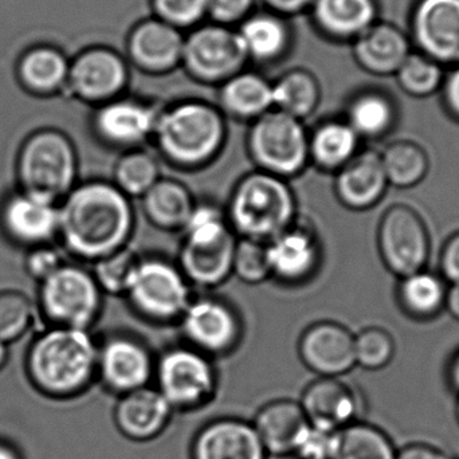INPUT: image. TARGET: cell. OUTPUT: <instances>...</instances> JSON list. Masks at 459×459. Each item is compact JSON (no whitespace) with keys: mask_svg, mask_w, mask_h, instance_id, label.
Masks as SVG:
<instances>
[{"mask_svg":"<svg viewBox=\"0 0 459 459\" xmlns=\"http://www.w3.org/2000/svg\"><path fill=\"white\" fill-rule=\"evenodd\" d=\"M136 231L132 199L112 180L91 179L59 202L58 242L80 264H91L129 246Z\"/></svg>","mask_w":459,"mask_h":459,"instance_id":"1","label":"cell"},{"mask_svg":"<svg viewBox=\"0 0 459 459\" xmlns=\"http://www.w3.org/2000/svg\"><path fill=\"white\" fill-rule=\"evenodd\" d=\"M97 361L99 340L91 331L48 326L30 342L24 368L38 393L69 401L97 382Z\"/></svg>","mask_w":459,"mask_h":459,"instance_id":"2","label":"cell"},{"mask_svg":"<svg viewBox=\"0 0 459 459\" xmlns=\"http://www.w3.org/2000/svg\"><path fill=\"white\" fill-rule=\"evenodd\" d=\"M228 136L220 108L204 100H185L159 112L151 143L171 169L196 172L220 159Z\"/></svg>","mask_w":459,"mask_h":459,"instance_id":"3","label":"cell"},{"mask_svg":"<svg viewBox=\"0 0 459 459\" xmlns=\"http://www.w3.org/2000/svg\"><path fill=\"white\" fill-rule=\"evenodd\" d=\"M225 212L238 238L264 243L299 218L296 194L289 180L256 169L235 183Z\"/></svg>","mask_w":459,"mask_h":459,"instance_id":"4","label":"cell"},{"mask_svg":"<svg viewBox=\"0 0 459 459\" xmlns=\"http://www.w3.org/2000/svg\"><path fill=\"white\" fill-rule=\"evenodd\" d=\"M178 266L193 288L212 290L232 275V256L238 237L225 209L210 201H196L182 230Z\"/></svg>","mask_w":459,"mask_h":459,"instance_id":"5","label":"cell"},{"mask_svg":"<svg viewBox=\"0 0 459 459\" xmlns=\"http://www.w3.org/2000/svg\"><path fill=\"white\" fill-rule=\"evenodd\" d=\"M15 174L18 190L59 204L78 185L77 147L58 129H39L19 148Z\"/></svg>","mask_w":459,"mask_h":459,"instance_id":"6","label":"cell"},{"mask_svg":"<svg viewBox=\"0 0 459 459\" xmlns=\"http://www.w3.org/2000/svg\"><path fill=\"white\" fill-rule=\"evenodd\" d=\"M104 296L91 270L65 262L39 282L35 307L48 326L91 331L101 317Z\"/></svg>","mask_w":459,"mask_h":459,"instance_id":"7","label":"cell"},{"mask_svg":"<svg viewBox=\"0 0 459 459\" xmlns=\"http://www.w3.org/2000/svg\"><path fill=\"white\" fill-rule=\"evenodd\" d=\"M246 151L256 171L290 182L309 164V132L304 121L272 109L250 123Z\"/></svg>","mask_w":459,"mask_h":459,"instance_id":"8","label":"cell"},{"mask_svg":"<svg viewBox=\"0 0 459 459\" xmlns=\"http://www.w3.org/2000/svg\"><path fill=\"white\" fill-rule=\"evenodd\" d=\"M126 299L140 320L172 325L179 323L193 299V286L177 262L159 255L142 256Z\"/></svg>","mask_w":459,"mask_h":459,"instance_id":"9","label":"cell"},{"mask_svg":"<svg viewBox=\"0 0 459 459\" xmlns=\"http://www.w3.org/2000/svg\"><path fill=\"white\" fill-rule=\"evenodd\" d=\"M153 382L174 411L191 412L214 401L220 377L214 359L183 342L156 356Z\"/></svg>","mask_w":459,"mask_h":459,"instance_id":"10","label":"cell"},{"mask_svg":"<svg viewBox=\"0 0 459 459\" xmlns=\"http://www.w3.org/2000/svg\"><path fill=\"white\" fill-rule=\"evenodd\" d=\"M185 344L218 359L231 355L243 339V321L234 305L217 296L193 297L179 323Z\"/></svg>","mask_w":459,"mask_h":459,"instance_id":"11","label":"cell"},{"mask_svg":"<svg viewBox=\"0 0 459 459\" xmlns=\"http://www.w3.org/2000/svg\"><path fill=\"white\" fill-rule=\"evenodd\" d=\"M155 367L152 350L136 334L116 332L99 342L97 382L118 398L150 387Z\"/></svg>","mask_w":459,"mask_h":459,"instance_id":"12","label":"cell"},{"mask_svg":"<svg viewBox=\"0 0 459 459\" xmlns=\"http://www.w3.org/2000/svg\"><path fill=\"white\" fill-rule=\"evenodd\" d=\"M247 56L237 30L212 23L195 27L185 37L182 64L194 80L221 83L242 72Z\"/></svg>","mask_w":459,"mask_h":459,"instance_id":"13","label":"cell"},{"mask_svg":"<svg viewBox=\"0 0 459 459\" xmlns=\"http://www.w3.org/2000/svg\"><path fill=\"white\" fill-rule=\"evenodd\" d=\"M377 246L385 266L401 278L420 272L430 254V237L422 218L411 207H391L383 215Z\"/></svg>","mask_w":459,"mask_h":459,"instance_id":"14","label":"cell"},{"mask_svg":"<svg viewBox=\"0 0 459 459\" xmlns=\"http://www.w3.org/2000/svg\"><path fill=\"white\" fill-rule=\"evenodd\" d=\"M160 110L151 102L120 96L97 107L91 117L94 137L109 150H139L152 142Z\"/></svg>","mask_w":459,"mask_h":459,"instance_id":"15","label":"cell"},{"mask_svg":"<svg viewBox=\"0 0 459 459\" xmlns=\"http://www.w3.org/2000/svg\"><path fill=\"white\" fill-rule=\"evenodd\" d=\"M59 204L16 190L0 204V231L13 245L30 248L58 240Z\"/></svg>","mask_w":459,"mask_h":459,"instance_id":"16","label":"cell"},{"mask_svg":"<svg viewBox=\"0 0 459 459\" xmlns=\"http://www.w3.org/2000/svg\"><path fill=\"white\" fill-rule=\"evenodd\" d=\"M273 280L285 286H302L317 274L323 262V245L310 223L296 221L267 242Z\"/></svg>","mask_w":459,"mask_h":459,"instance_id":"17","label":"cell"},{"mask_svg":"<svg viewBox=\"0 0 459 459\" xmlns=\"http://www.w3.org/2000/svg\"><path fill=\"white\" fill-rule=\"evenodd\" d=\"M299 360L318 377H340L356 366L355 336L334 321L310 324L299 339Z\"/></svg>","mask_w":459,"mask_h":459,"instance_id":"18","label":"cell"},{"mask_svg":"<svg viewBox=\"0 0 459 459\" xmlns=\"http://www.w3.org/2000/svg\"><path fill=\"white\" fill-rule=\"evenodd\" d=\"M128 78L126 62L115 51L99 48L75 59L67 82L78 99L100 107L123 96Z\"/></svg>","mask_w":459,"mask_h":459,"instance_id":"19","label":"cell"},{"mask_svg":"<svg viewBox=\"0 0 459 459\" xmlns=\"http://www.w3.org/2000/svg\"><path fill=\"white\" fill-rule=\"evenodd\" d=\"M191 459H267L266 449L253 422L240 418H217L199 429Z\"/></svg>","mask_w":459,"mask_h":459,"instance_id":"20","label":"cell"},{"mask_svg":"<svg viewBox=\"0 0 459 459\" xmlns=\"http://www.w3.org/2000/svg\"><path fill=\"white\" fill-rule=\"evenodd\" d=\"M414 32L426 56L437 64L459 65V0H422Z\"/></svg>","mask_w":459,"mask_h":459,"instance_id":"21","label":"cell"},{"mask_svg":"<svg viewBox=\"0 0 459 459\" xmlns=\"http://www.w3.org/2000/svg\"><path fill=\"white\" fill-rule=\"evenodd\" d=\"M302 411L310 426L336 433L358 420L359 404L355 391L340 377H317L305 387Z\"/></svg>","mask_w":459,"mask_h":459,"instance_id":"22","label":"cell"},{"mask_svg":"<svg viewBox=\"0 0 459 459\" xmlns=\"http://www.w3.org/2000/svg\"><path fill=\"white\" fill-rule=\"evenodd\" d=\"M185 37L160 19L137 24L128 38L129 58L143 72L164 74L182 64Z\"/></svg>","mask_w":459,"mask_h":459,"instance_id":"23","label":"cell"},{"mask_svg":"<svg viewBox=\"0 0 459 459\" xmlns=\"http://www.w3.org/2000/svg\"><path fill=\"white\" fill-rule=\"evenodd\" d=\"M174 410L155 387H144L118 398L115 423L126 438L150 442L166 431Z\"/></svg>","mask_w":459,"mask_h":459,"instance_id":"24","label":"cell"},{"mask_svg":"<svg viewBox=\"0 0 459 459\" xmlns=\"http://www.w3.org/2000/svg\"><path fill=\"white\" fill-rule=\"evenodd\" d=\"M387 186L382 158L374 151H366L336 172L334 194L342 206L364 212L379 204Z\"/></svg>","mask_w":459,"mask_h":459,"instance_id":"25","label":"cell"},{"mask_svg":"<svg viewBox=\"0 0 459 459\" xmlns=\"http://www.w3.org/2000/svg\"><path fill=\"white\" fill-rule=\"evenodd\" d=\"M253 425L267 455L275 457L291 455L310 426L299 402L291 399L264 404L256 412Z\"/></svg>","mask_w":459,"mask_h":459,"instance_id":"26","label":"cell"},{"mask_svg":"<svg viewBox=\"0 0 459 459\" xmlns=\"http://www.w3.org/2000/svg\"><path fill=\"white\" fill-rule=\"evenodd\" d=\"M140 201L147 222L164 232H182L196 204L185 183L164 177Z\"/></svg>","mask_w":459,"mask_h":459,"instance_id":"27","label":"cell"},{"mask_svg":"<svg viewBox=\"0 0 459 459\" xmlns=\"http://www.w3.org/2000/svg\"><path fill=\"white\" fill-rule=\"evenodd\" d=\"M220 108L234 120L253 123L273 107V83L261 74L240 72L222 83Z\"/></svg>","mask_w":459,"mask_h":459,"instance_id":"28","label":"cell"},{"mask_svg":"<svg viewBox=\"0 0 459 459\" xmlns=\"http://www.w3.org/2000/svg\"><path fill=\"white\" fill-rule=\"evenodd\" d=\"M355 56L359 64L375 74H391L410 56L404 35L388 24H372L356 38Z\"/></svg>","mask_w":459,"mask_h":459,"instance_id":"29","label":"cell"},{"mask_svg":"<svg viewBox=\"0 0 459 459\" xmlns=\"http://www.w3.org/2000/svg\"><path fill=\"white\" fill-rule=\"evenodd\" d=\"M359 143L360 137L347 121H324L309 132V164L336 174L358 155Z\"/></svg>","mask_w":459,"mask_h":459,"instance_id":"30","label":"cell"},{"mask_svg":"<svg viewBox=\"0 0 459 459\" xmlns=\"http://www.w3.org/2000/svg\"><path fill=\"white\" fill-rule=\"evenodd\" d=\"M317 26L329 37L358 38L374 24V0H313Z\"/></svg>","mask_w":459,"mask_h":459,"instance_id":"31","label":"cell"},{"mask_svg":"<svg viewBox=\"0 0 459 459\" xmlns=\"http://www.w3.org/2000/svg\"><path fill=\"white\" fill-rule=\"evenodd\" d=\"M237 34L247 59L258 62L280 58L290 39L288 26L275 13H250Z\"/></svg>","mask_w":459,"mask_h":459,"instance_id":"32","label":"cell"},{"mask_svg":"<svg viewBox=\"0 0 459 459\" xmlns=\"http://www.w3.org/2000/svg\"><path fill=\"white\" fill-rule=\"evenodd\" d=\"M387 434L368 423L356 422L334 433L331 459H395Z\"/></svg>","mask_w":459,"mask_h":459,"instance_id":"33","label":"cell"},{"mask_svg":"<svg viewBox=\"0 0 459 459\" xmlns=\"http://www.w3.org/2000/svg\"><path fill=\"white\" fill-rule=\"evenodd\" d=\"M446 293L447 288L438 275L420 270L402 278L398 296L407 315L418 320H430L444 309Z\"/></svg>","mask_w":459,"mask_h":459,"instance_id":"34","label":"cell"},{"mask_svg":"<svg viewBox=\"0 0 459 459\" xmlns=\"http://www.w3.org/2000/svg\"><path fill=\"white\" fill-rule=\"evenodd\" d=\"M320 104L317 81L305 70H291L273 83V107L304 121Z\"/></svg>","mask_w":459,"mask_h":459,"instance_id":"35","label":"cell"},{"mask_svg":"<svg viewBox=\"0 0 459 459\" xmlns=\"http://www.w3.org/2000/svg\"><path fill=\"white\" fill-rule=\"evenodd\" d=\"M160 178L158 158L144 148L121 153L113 167L112 183L129 199H142Z\"/></svg>","mask_w":459,"mask_h":459,"instance_id":"36","label":"cell"},{"mask_svg":"<svg viewBox=\"0 0 459 459\" xmlns=\"http://www.w3.org/2000/svg\"><path fill=\"white\" fill-rule=\"evenodd\" d=\"M70 66L61 53L42 48L30 51L21 64V77L27 89L39 94L59 91L69 80Z\"/></svg>","mask_w":459,"mask_h":459,"instance_id":"37","label":"cell"},{"mask_svg":"<svg viewBox=\"0 0 459 459\" xmlns=\"http://www.w3.org/2000/svg\"><path fill=\"white\" fill-rule=\"evenodd\" d=\"M380 158L388 185L398 188H411L420 185L430 167L428 153L411 142L394 143Z\"/></svg>","mask_w":459,"mask_h":459,"instance_id":"38","label":"cell"},{"mask_svg":"<svg viewBox=\"0 0 459 459\" xmlns=\"http://www.w3.org/2000/svg\"><path fill=\"white\" fill-rule=\"evenodd\" d=\"M345 121L360 139H377L393 128L395 109L382 94L364 93L351 102Z\"/></svg>","mask_w":459,"mask_h":459,"instance_id":"39","label":"cell"},{"mask_svg":"<svg viewBox=\"0 0 459 459\" xmlns=\"http://www.w3.org/2000/svg\"><path fill=\"white\" fill-rule=\"evenodd\" d=\"M142 255L131 245L94 262L93 273L102 293L126 297Z\"/></svg>","mask_w":459,"mask_h":459,"instance_id":"40","label":"cell"},{"mask_svg":"<svg viewBox=\"0 0 459 459\" xmlns=\"http://www.w3.org/2000/svg\"><path fill=\"white\" fill-rule=\"evenodd\" d=\"M34 302L18 290L0 291V342L13 344L24 336L35 318Z\"/></svg>","mask_w":459,"mask_h":459,"instance_id":"41","label":"cell"},{"mask_svg":"<svg viewBox=\"0 0 459 459\" xmlns=\"http://www.w3.org/2000/svg\"><path fill=\"white\" fill-rule=\"evenodd\" d=\"M232 275L246 285L255 286L272 278L267 243L238 238L232 256Z\"/></svg>","mask_w":459,"mask_h":459,"instance_id":"42","label":"cell"},{"mask_svg":"<svg viewBox=\"0 0 459 459\" xmlns=\"http://www.w3.org/2000/svg\"><path fill=\"white\" fill-rule=\"evenodd\" d=\"M396 73L402 88L412 96H429L434 93L442 82V70L439 65L420 54H410Z\"/></svg>","mask_w":459,"mask_h":459,"instance_id":"43","label":"cell"},{"mask_svg":"<svg viewBox=\"0 0 459 459\" xmlns=\"http://www.w3.org/2000/svg\"><path fill=\"white\" fill-rule=\"evenodd\" d=\"M395 355V342L382 328L364 329L355 336L356 364L371 371L385 368Z\"/></svg>","mask_w":459,"mask_h":459,"instance_id":"44","label":"cell"},{"mask_svg":"<svg viewBox=\"0 0 459 459\" xmlns=\"http://www.w3.org/2000/svg\"><path fill=\"white\" fill-rule=\"evenodd\" d=\"M156 18L177 29L194 27L207 15V0H152Z\"/></svg>","mask_w":459,"mask_h":459,"instance_id":"45","label":"cell"},{"mask_svg":"<svg viewBox=\"0 0 459 459\" xmlns=\"http://www.w3.org/2000/svg\"><path fill=\"white\" fill-rule=\"evenodd\" d=\"M64 264V256L53 245L39 246L27 250L24 270L30 278L39 283Z\"/></svg>","mask_w":459,"mask_h":459,"instance_id":"46","label":"cell"},{"mask_svg":"<svg viewBox=\"0 0 459 459\" xmlns=\"http://www.w3.org/2000/svg\"><path fill=\"white\" fill-rule=\"evenodd\" d=\"M334 433L309 426L291 453L294 459H331Z\"/></svg>","mask_w":459,"mask_h":459,"instance_id":"47","label":"cell"},{"mask_svg":"<svg viewBox=\"0 0 459 459\" xmlns=\"http://www.w3.org/2000/svg\"><path fill=\"white\" fill-rule=\"evenodd\" d=\"M254 0H207V15L214 23L230 26L250 15Z\"/></svg>","mask_w":459,"mask_h":459,"instance_id":"48","label":"cell"},{"mask_svg":"<svg viewBox=\"0 0 459 459\" xmlns=\"http://www.w3.org/2000/svg\"><path fill=\"white\" fill-rule=\"evenodd\" d=\"M441 269L445 278L452 283H459V231L445 243L441 255Z\"/></svg>","mask_w":459,"mask_h":459,"instance_id":"49","label":"cell"},{"mask_svg":"<svg viewBox=\"0 0 459 459\" xmlns=\"http://www.w3.org/2000/svg\"><path fill=\"white\" fill-rule=\"evenodd\" d=\"M395 459H447L444 453L425 444H412L396 452Z\"/></svg>","mask_w":459,"mask_h":459,"instance_id":"50","label":"cell"},{"mask_svg":"<svg viewBox=\"0 0 459 459\" xmlns=\"http://www.w3.org/2000/svg\"><path fill=\"white\" fill-rule=\"evenodd\" d=\"M445 100L450 112L459 118V67L452 73L445 85Z\"/></svg>","mask_w":459,"mask_h":459,"instance_id":"51","label":"cell"},{"mask_svg":"<svg viewBox=\"0 0 459 459\" xmlns=\"http://www.w3.org/2000/svg\"><path fill=\"white\" fill-rule=\"evenodd\" d=\"M273 11L278 13H297L313 4V0H264Z\"/></svg>","mask_w":459,"mask_h":459,"instance_id":"52","label":"cell"},{"mask_svg":"<svg viewBox=\"0 0 459 459\" xmlns=\"http://www.w3.org/2000/svg\"><path fill=\"white\" fill-rule=\"evenodd\" d=\"M445 307L453 317L459 320V283H453L452 288L447 289Z\"/></svg>","mask_w":459,"mask_h":459,"instance_id":"53","label":"cell"},{"mask_svg":"<svg viewBox=\"0 0 459 459\" xmlns=\"http://www.w3.org/2000/svg\"><path fill=\"white\" fill-rule=\"evenodd\" d=\"M0 459H23L21 452L4 439H0Z\"/></svg>","mask_w":459,"mask_h":459,"instance_id":"54","label":"cell"},{"mask_svg":"<svg viewBox=\"0 0 459 459\" xmlns=\"http://www.w3.org/2000/svg\"><path fill=\"white\" fill-rule=\"evenodd\" d=\"M449 377L453 387L459 391V352L455 353L449 367Z\"/></svg>","mask_w":459,"mask_h":459,"instance_id":"55","label":"cell"},{"mask_svg":"<svg viewBox=\"0 0 459 459\" xmlns=\"http://www.w3.org/2000/svg\"><path fill=\"white\" fill-rule=\"evenodd\" d=\"M8 356H10V352H8V344L0 342V371H2V369L4 368L5 364H7Z\"/></svg>","mask_w":459,"mask_h":459,"instance_id":"56","label":"cell"},{"mask_svg":"<svg viewBox=\"0 0 459 459\" xmlns=\"http://www.w3.org/2000/svg\"><path fill=\"white\" fill-rule=\"evenodd\" d=\"M457 415H458V420H459V402H458V407H457Z\"/></svg>","mask_w":459,"mask_h":459,"instance_id":"57","label":"cell"}]
</instances>
